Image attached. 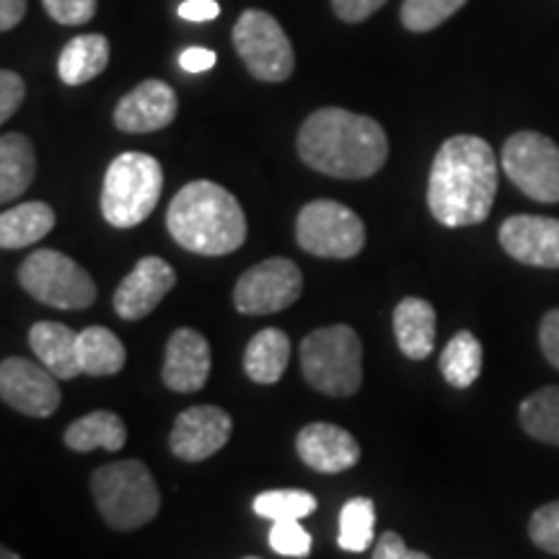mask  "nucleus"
Segmentation results:
<instances>
[{
	"instance_id": "473e14b6",
	"label": "nucleus",
	"mask_w": 559,
	"mask_h": 559,
	"mask_svg": "<svg viewBox=\"0 0 559 559\" xmlns=\"http://www.w3.org/2000/svg\"><path fill=\"white\" fill-rule=\"evenodd\" d=\"M528 536L536 547L559 557V500L547 502L531 515Z\"/></svg>"
},
{
	"instance_id": "ddd939ff",
	"label": "nucleus",
	"mask_w": 559,
	"mask_h": 559,
	"mask_svg": "<svg viewBox=\"0 0 559 559\" xmlns=\"http://www.w3.org/2000/svg\"><path fill=\"white\" fill-rule=\"evenodd\" d=\"M230 430H234V419L226 409L200 404V407L185 409L174 419L169 449L179 461L198 464V461L215 456L228 443Z\"/></svg>"
},
{
	"instance_id": "423d86ee",
	"label": "nucleus",
	"mask_w": 559,
	"mask_h": 559,
	"mask_svg": "<svg viewBox=\"0 0 559 559\" xmlns=\"http://www.w3.org/2000/svg\"><path fill=\"white\" fill-rule=\"evenodd\" d=\"M300 370L311 389L326 396L358 394L362 383V342L347 324L313 330L300 342Z\"/></svg>"
},
{
	"instance_id": "bb28decb",
	"label": "nucleus",
	"mask_w": 559,
	"mask_h": 559,
	"mask_svg": "<svg viewBox=\"0 0 559 559\" xmlns=\"http://www.w3.org/2000/svg\"><path fill=\"white\" fill-rule=\"evenodd\" d=\"M485 349L472 332H456L440 355V373L449 386L469 389L479 379Z\"/></svg>"
},
{
	"instance_id": "79ce46f5",
	"label": "nucleus",
	"mask_w": 559,
	"mask_h": 559,
	"mask_svg": "<svg viewBox=\"0 0 559 559\" xmlns=\"http://www.w3.org/2000/svg\"><path fill=\"white\" fill-rule=\"evenodd\" d=\"M0 559H24L21 555H16V551H11L9 547L0 549Z\"/></svg>"
},
{
	"instance_id": "a19ab883",
	"label": "nucleus",
	"mask_w": 559,
	"mask_h": 559,
	"mask_svg": "<svg viewBox=\"0 0 559 559\" xmlns=\"http://www.w3.org/2000/svg\"><path fill=\"white\" fill-rule=\"evenodd\" d=\"M26 16V0H0V29L11 32Z\"/></svg>"
},
{
	"instance_id": "9b49d317",
	"label": "nucleus",
	"mask_w": 559,
	"mask_h": 559,
	"mask_svg": "<svg viewBox=\"0 0 559 559\" xmlns=\"http://www.w3.org/2000/svg\"><path fill=\"white\" fill-rule=\"evenodd\" d=\"M304 293V275L293 260L272 257L236 280L234 306L243 317H267L290 309Z\"/></svg>"
},
{
	"instance_id": "393cba45",
	"label": "nucleus",
	"mask_w": 559,
	"mask_h": 559,
	"mask_svg": "<svg viewBox=\"0 0 559 559\" xmlns=\"http://www.w3.org/2000/svg\"><path fill=\"white\" fill-rule=\"evenodd\" d=\"M124 443H128V428H124L122 417L109 409H96L91 415H83L66 430V445L79 453H88L94 449L117 453L124 449Z\"/></svg>"
},
{
	"instance_id": "c9c22d12",
	"label": "nucleus",
	"mask_w": 559,
	"mask_h": 559,
	"mask_svg": "<svg viewBox=\"0 0 559 559\" xmlns=\"http://www.w3.org/2000/svg\"><path fill=\"white\" fill-rule=\"evenodd\" d=\"M373 559H430L425 551H412L396 531H386L373 549Z\"/></svg>"
},
{
	"instance_id": "2f4dec72",
	"label": "nucleus",
	"mask_w": 559,
	"mask_h": 559,
	"mask_svg": "<svg viewBox=\"0 0 559 559\" xmlns=\"http://www.w3.org/2000/svg\"><path fill=\"white\" fill-rule=\"evenodd\" d=\"M311 534L298 521H275L270 528V547L283 557H309Z\"/></svg>"
},
{
	"instance_id": "a878e982",
	"label": "nucleus",
	"mask_w": 559,
	"mask_h": 559,
	"mask_svg": "<svg viewBox=\"0 0 559 559\" xmlns=\"http://www.w3.org/2000/svg\"><path fill=\"white\" fill-rule=\"evenodd\" d=\"M79 358L83 376H115L128 362V349L107 326H86L79 332Z\"/></svg>"
},
{
	"instance_id": "c756f323",
	"label": "nucleus",
	"mask_w": 559,
	"mask_h": 559,
	"mask_svg": "<svg viewBox=\"0 0 559 559\" xmlns=\"http://www.w3.org/2000/svg\"><path fill=\"white\" fill-rule=\"evenodd\" d=\"M317 498L306 489H267L254 498V513L267 521H300L317 510Z\"/></svg>"
},
{
	"instance_id": "f257e3e1",
	"label": "nucleus",
	"mask_w": 559,
	"mask_h": 559,
	"mask_svg": "<svg viewBox=\"0 0 559 559\" xmlns=\"http://www.w3.org/2000/svg\"><path fill=\"white\" fill-rule=\"evenodd\" d=\"M498 158L477 135H456L432 158L428 207L440 226L464 228L487 221L498 194Z\"/></svg>"
},
{
	"instance_id": "7c9ffc66",
	"label": "nucleus",
	"mask_w": 559,
	"mask_h": 559,
	"mask_svg": "<svg viewBox=\"0 0 559 559\" xmlns=\"http://www.w3.org/2000/svg\"><path fill=\"white\" fill-rule=\"evenodd\" d=\"M466 0H404L402 3V24L404 29L425 34L438 29L443 21L461 11Z\"/></svg>"
},
{
	"instance_id": "f8f14e48",
	"label": "nucleus",
	"mask_w": 559,
	"mask_h": 559,
	"mask_svg": "<svg viewBox=\"0 0 559 559\" xmlns=\"http://www.w3.org/2000/svg\"><path fill=\"white\" fill-rule=\"evenodd\" d=\"M0 396L26 417H50L60 407L58 376L41 362L26 358H5L0 362Z\"/></svg>"
},
{
	"instance_id": "4c0bfd02",
	"label": "nucleus",
	"mask_w": 559,
	"mask_h": 559,
	"mask_svg": "<svg viewBox=\"0 0 559 559\" xmlns=\"http://www.w3.org/2000/svg\"><path fill=\"white\" fill-rule=\"evenodd\" d=\"M539 342L544 358L549 360V366H555L559 370V309L549 311L547 317L542 319Z\"/></svg>"
},
{
	"instance_id": "4468645a",
	"label": "nucleus",
	"mask_w": 559,
	"mask_h": 559,
	"mask_svg": "<svg viewBox=\"0 0 559 559\" xmlns=\"http://www.w3.org/2000/svg\"><path fill=\"white\" fill-rule=\"evenodd\" d=\"M174 285H177V272L160 257H143L135 270L117 285L115 306L117 317L124 321H140L156 311V306L166 298Z\"/></svg>"
},
{
	"instance_id": "b1692460",
	"label": "nucleus",
	"mask_w": 559,
	"mask_h": 559,
	"mask_svg": "<svg viewBox=\"0 0 559 559\" xmlns=\"http://www.w3.org/2000/svg\"><path fill=\"white\" fill-rule=\"evenodd\" d=\"M55 210L47 202H24L0 215V247L5 251L32 247L55 228Z\"/></svg>"
},
{
	"instance_id": "1a4fd4ad",
	"label": "nucleus",
	"mask_w": 559,
	"mask_h": 559,
	"mask_svg": "<svg viewBox=\"0 0 559 559\" xmlns=\"http://www.w3.org/2000/svg\"><path fill=\"white\" fill-rule=\"evenodd\" d=\"M234 47L257 81L283 83L296 68V52L280 21L267 11L249 9L234 24Z\"/></svg>"
},
{
	"instance_id": "6ab92c4d",
	"label": "nucleus",
	"mask_w": 559,
	"mask_h": 559,
	"mask_svg": "<svg viewBox=\"0 0 559 559\" xmlns=\"http://www.w3.org/2000/svg\"><path fill=\"white\" fill-rule=\"evenodd\" d=\"M438 313L430 300L407 296L394 309V337L396 345L409 360L430 358L436 349Z\"/></svg>"
},
{
	"instance_id": "f3484780",
	"label": "nucleus",
	"mask_w": 559,
	"mask_h": 559,
	"mask_svg": "<svg viewBox=\"0 0 559 559\" xmlns=\"http://www.w3.org/2000/svg\"><path fill=\"white\" fill-rule=\"evenodd\" d=\"M210 366H213V353H210L205 334L190 330V326H181L166 342L160 379L171 391L192 394V391H200L207 383Z\"/></svg>"
},
{
	"instance_id": "f704fd0d",
	"label": "nucleus",
	"mask_w": 559,
	"mask_h": 559,
	"mask_svg": "<svg viewBox=\"0 0 559 559\" xmlns=\"http://www.w3.org/2000/svg\"><path fill=\"white\" fill-rule=\"evenodd\" d=\"M26 96V83L13 70L0 73V122H9L16 115Z\"/></svg>"
},
{
	"instance_id": "c85d7f7f",
	"label": "nucleus",
	"mask_w": 559,
	"mask_h": 559,
	"mask_svg": "<svg viewBox=\"0 0 559 559\" xmlns=\"http://www.w3.org/2000/svg\"><path fill=\"white\" fill-rule=\"evenodd\" d=\"M376 536V506L370 498H353L340 513V547L345 551H366Z\"/></svg>"
},
{
	"instance_id": "ea45409f",
	"label": "nucleus",
	"mask_w": 559,
	"mask_h": 559,
	"mask_svg": "<svg viewBox=\"0 0 559 559\" xmlns=\"http://www.w3.org/2000/svg\"><path fill=\"white\" fill-rule=\"evenodd\" d=\"M179 16L185 21H213L221 16L218 0H185L179 5Z\"/></svg>"
},
{
	"instance_id": "72a5a7b5",
	"label": "nucleus",
	"mask_w": 559,
	"mask_h": 559,
	"mask_svg": "<svg viewBox=\"0 0 559 559\" xmlns=\"http://www.w3.org/2000/svg\"><path fill=\"white\" fill-rule=\"evenodd\" d=\"M41 5H45L47 16L58 24L81 26L96 16L99 0H41Z\"/></svg>"
},
{
	"instance_id": "cd10ccee",
	"label": "nucleus",
	"mask_w": 559,
	"mask_h": 559,
	"mask_svg": "<svg viewBox=\"0 0 559 559\" xmlns=\"http://www.w3.org/2000/svg\"><path fill=\"white\" fill-rule=\"evenodd\" d=\"M521 428L542 443L559 445V386L534 391L521 402Z\"/></svg>"
},
{
	"instance_id": "58836bf2",
	"label": "nucleus",
	"mask_w": 559,
	"mask_h": 559,
	"mask_svg": "<svg viewBox=\"0 0 559 559\" xmlns=\"http://www.w3.org/2000/svg\"><path fill=\"white\" fill-rule=\"evenodd\" d=\"M218 62L215 58L213 50H207V47H187L185 52L179 55V66L187 70V73H205Z\"/></svg>"
},
{
	"instance_id": "dca6fc26",
	"label": "nucleus",
	"mask_w": 559,
	"mask_h": 559,
	"mask_svg": "<svg viewBox=\"0 0 559 559\" xmlns=\"http://www.w3.org/2000/svg\"><path fill=\"white\" fill-rule=\"evenodd\" d=\"M179 99L169 83L151 79L124 94L115 107V128L130 135L156 132L177 120Z\"/></svg>"
},
{
	"instance_id": "2eb2a0df",
	"label": "nucleus",
	"mask_w": 559,
	"mask_h": 559,
	"mask_svg": "<svg viewBox=\"0 0 559 559\" xmlns=\"http://www.w3.org/2000/svg\"><path fill=\"white\" fill-rule=\"evenodd\" d=\"M500 247L528 267L559 270V221L544 215H513L500 226Z\"/></svg>"
},
{
	"instance_id": "a211bd4d",
	"label": "nucleus",
	"mask_w": 559,
	"mask_h": 559,
	"mask_svg": "<svg viewBox=\"0 0 559 559\" xmlns=\"http://www.w3.org/2000/svg\"><path fill=\"white\" fill-rule=\"evenodd\" d=\"M296 451L306 466L319 474H340L360 461V443L353 432L332 423H311L298 432Z\"/></svg>"
},
{
	"instance_id": "5701e85b",
	"label": "nucleus",
	"mask_w": 559,
	"mask_h": 559,
	"mask_svg": "<svg viewBox=\"0 0 559 559\" xmlns=\"http://www.w3.org/2000/svg\"><path fill=\"white\" fill-rule=\"evenodd\" d=\"M109 66V41L104 34H79L62 47L58 75L66 86H83Z\"/></svg>"
},
{
	"instance_id": "6e6552de",
	"label": "nucleus",
	"mask_w": 559,
	"mask_h": 559,
	"mask_svg": "<svg viewBox=\"0 0 559 559\" xmlns=\"http://www.w3.org/2000/svg\"><path fill=\"white\" fill-rule=\"evenodd\" d=\"M296 241L321 260H353L366 247V226L355 210L334 200H313L300 207Z\"/></svg>"
},
{
	"instance_id": "4be33fe9",
	"label": "nucleus",
	"mask_w": 559,
	"mask_h": 559,
	"mask_svg": "<svg viewBox=\"0 0 559 559\" xmlns=\"http://www.w3.org/2000/svg\"><path fill=\"white\" fill-rule=\"evenodd\" d=\"M290 360V337L277 326L257 332L243 349V370L254 383L272 386L283 379Z\"/></svg>"
},
{
	"instance_id": "aec40b11",
	"label": "nucleus",
	"mask_w": 559,
	"mask_h": 559,
	"mask_svg": "<svg viewBox=\"0 0 559 559\" xmlns=\"http://www.w3.org/2000/svg\"><path fill=\"white\" fill-rule=\"evenodd\" d=\"M32 353L41 366L52 370L58 379H75L83 376L79 358V332L60 321H37L29 330Z\"/></svg>"
},
{
	"instance_id": "f03ea898",
	"label": "nucleus",
	"mask_w": 559,
	"mask_h": 559,
	"mask_svg": "<svg viewBox=\"0 0 559 559\" xmlns=\"http://www.w3.org/2000/svg\"><path fill=\"white\" fill-rule=\"evenodd\" d=\"M298 156L309 169L326 177L368 179L386 164L389 138L373 117L324 107L300 124Z\"/></svg>"
},
{
	"instance_id": "37998d69",
	"label": "nucleus",
	"mask_w": 559,
	"mask_h": 559,
	"mask_svg": "<svg viewBox=\"0 0 559 559\" xmlns=\"http://www.w3.org/2000/svg\"><path fill=\"white\" fill-rule=\"evenodd\" d=\"M243 559H262V557H243Z\"/></svg>"
},
{
	"instance_id": "e433bc0d",
	"label": "nucleus",
	"mask_w": 559,
	"mask_h": 559,
	"mask_svg": "<svg viewBox=\"0 0 559 559\" xmlns=\"http://www.w3.org/2000/svg\"><path fill=\"white\" fill-rule=\"evenodd\" d=\"M383 3L386 0H332V9L347 24H360V21L373 16Z\"/></svg>"
},
{
	"instance_id": "9d476101",
	"label": "nucleus",
	"mask_w": 559,
	"mask_h": 559,
	"mask_svg": "<svg viewBox=\"0 0 559 559\" xmlns=\"http://www.w3.org/2000/svg\"><path fill=\"white\" fill-rule=\"evenodd\" d=\"M502 171L526 198L559 202V145L534 130H521L502 145Z\"/></svg>"
},
{
	"instance_id": "20e7f679",
	"label": "nucleus",
	"mask_w": 559,
	"mask_h": 559,
	"mask_svg": "<svg viewBox=\"0 0 559 559\" xmlns=\"http://www.w3.org/2000/svg\"><path fill=\"white\" fill-rule=\"evenodd\" d=\"M91 492L102 519L115 531L143 528L160 510L156 479L138 459L99 466L91 477Z\"/></svg>"
},
{
	"instance_id": "39448f33",
	"label": "nucleus",
	"mask_w": 559,
	"mask_h": 559,
	"mask_svg": "<svg viewBox=\"0 0 559 559\" xmlns=\"http://www.w3.org/2000/svg\"><path fill=\"white\" fill-rule=\"evenodd\" d=\"M164 190L158 158L124 151L109 164L102 187V215L115 228H135L156 210Z\"/></svg>"
},
{
	"instance_id": "7ed1b4c3",
	"label": "nucleus",
	"mask_w": 559,
	"mask_h": 559,
	"mask_svg": "<svg viewBox=\"0 0 559 559\" xmlns=\"http://www.w3.org/2000/svg\"><path fill=\"white\" fill-rule=\"evenodd\" d=\"M171 239L202 257H223L247 241V215L239 200L215 181L198 179L174 194L166 213Z\"/></svg>"
},
{
	"instance_id": "0eeeda50",
	"label": "nucleus",
	"mask_w": 559,
	"mask_h": 559,
	"mask_svg": "<svg viewBox=\"0 0 559 559\" xmlns=\"http://www.w3.org/2000/svg\"><path fill=\"white\" fill-rule=\"evenodd\" d=\"M19 285L34 300L62 311H81L94 306L96 285L94 277L70 260L68 254L55 249H37L21 262Z\"/></svg>"
},
{
	"instance_id": "412c9836",
	"label": "nucleus",
	"mask_w": 559,
	"mask_h": 559,
	"mask_svg": "<svg viewBox=\"0 0 559 559\" xmlns=\"http://www.w3.org/2000/svg\"><path fill=\"white\" fill-rule=\"evenodd\" d=\"M37 174V153L32 140L21 132H5L0 138V202L19 200L32 187Z\"/></svg>"
}]
</instances>
